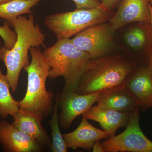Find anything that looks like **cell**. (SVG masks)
<instances>
[{
    "label": "cell",
    "mask_w": 152,
    "mask_h": 152,
    "mask_svg": "<svg viewBox=\"0 0 152 152\" xmlns=\"http://www.w3.org/2000/svg\"><path fill=\"white\" fill-rule=\"evenodd\" d=\"M43 53L49 68L48 77L53 80L62 77L64 80L62 95L75 92L91 57L76 46L71 39L58 40Z\"/></svg>",
    "instance_id": "obj_1"
},
{
    "label": "cell",
    "mask_w": 152,
    "mask_h": 152,
    "mask_svg": "<svg viewBox=\"0 0 152 152\" xmlns=\"http://www.w3.org/2000/svg\"><path fill=\"white\" fill-rule=\"evenodd\" d=\"M10 25L16 33L17 40L10 50L2 48V60L7 68L6 76L11 90L15 93L21 71L30 64L28 52L32 47H45V38L39 25L35 23L32 14L28 18L20 16Z\"/></svg>",
    "instance_id": "obj_2"
},
{
    "label": "cell",
    "mask_w": 152,
    "mask_h": 152,
    "mask_svg": "<svg viewBox=\"0 0 152 152\" xmlns=\"http://www.w3.org/2000/svg\"><path fill=\"white\" fill-rule=\"evenodd\" d=\"M136 68L134 62L120 55H106L91 59L75 92L89 94L124 84Z\"/></svg>",
    "instance_id": "obj_3"
},
{
    "label": "cell",
    "mask_w": 152,
    "mask_h": 152,
    "mask_svg": "<svg viewBox=\"0 0 152 152\" xmlns=\"http://www.w3.org/2000/svg\"><path fill=\"white\" fill-rule=\"evenodd\" d=\"M31 62L24 69L28 74V85L24 97L19 101V109L32 112L43 119L53 111L54 95L46 87L49 68L43 52L37 47L29 50Z\"/></svg>",
    "instance_id": "obj_4"
},
{
    "label": "cell",
    "mask_w": 152,
    "mask_h": 152,
    "mask_svg": "<svg viewBox=\"0 0 152 152\" xmlns=\"http://www.w3.org/2000/svg\"><path fill=\"white\" fill-rule=\"evenodd\" d=\"M112 14V11L101 4L94 8L49 15L45 23L57 39H70L90 27L104 23Z\"/></svg>",
    "instance_id": "obj_5"
},
{
    "label": "cell",
    "mask_w": 152,
    "mask_h": 152,
    "mask_svg": "<svg viewBox=\"0 0 152 152\" xmlns=\"http://www.w3.org/2000/svg\"><path fill=\"white\" fill-rule=\"evenodd\" d=\"M140 109L131 114L125 130L102 143L104 152H152V141L144 134L140 125Z\"/></svg>",
    "instance_id": "obj_6"
},
{
    "label": "cell",
    "mask_w": 152,
    "mask_h": 152,
    "mask_svg": "<svg viewBox=\"0 0 152 152\" xmlns=\"http://www.w3.org/2000/svg\"><path fill=\"white\" fill-rule=\"evenodd\" d=\"M114 33L108 23H103L82 31L71 40L91 59L95 58L108 53L113 44Z\"/></svg>",
    "instance_id": "obj_7"
},
{
    "label": "cell",
    "mask_w": 152,
    "mask_h": 152,
    "mask_svg": "<svg viewBox=\"0 0 152 152\" xmlns=\"http://www.w3.org/2000/svg\"><path fill=\"white\" fill-rule=\"evenodd\" d=\"M127 90L142 112L152 108V76L148 66L138 68L124 82Z\"/></svg>",
    "instance_id": "obj_8"
},
{
    "label": "cell",
    "mask_w": 152,
    "mask_h": 152,
    "mask_svg": "<svg viewBox=\"0 0 152 152\" xmlns=\"http://www.w3.org/2000/svg\"><path fill=\"white\" fill-rule=\"evenodd\" d=\"M108 23L114 32L124 26L137 23H150L149 0H121Z\"/></svg>",
    "instance_id": "obj_9"
},
{
    "label": "cell",
    "mask_w": 152,
    "mask_h": 152,
    "mask_svg": "<svg viewBox=\"0 0 152 152\" xmlns=\"http://www.w3.org/2000/svg\"><path fill=\"white\" fill-rule=\"evenodd\" d=\"M101 91L89 94H79L74 92L61 95V112L59 117L60 127L67 129L77 117L88 111L96 102Z\"/></svg>",
    "instance_id": "obj_10"
},
{
    "label": "cell",
    "mask_w": 152,
    "mask_h": 152,
    "mask_svg": "<svg viewBox=\"0 0 152 152\" xmlns=\"http://www.w3.org/2000/svg\"><path fill=\"white\" fill-rule=\"evenodd\" d=\"M0 143L6 152H39L43 146L5 121H0Z\"/></svg>",
    "instance_id": "obj_11"
},
{
    "label": "cell",
    "mask_w": 152,
    "mask_h": 152,
    "mask_svg": "<svg viewBox=\"0 0 152 152\" xmlns=\"http://www.w3.org/2000/svg\"><path fill=\"white\" fill-rule=\"evenodd\" d=\"M63 137L67 148L86 150L92 148L97 141L109 138L106 132L95 127L83 117L80 124L75 130L63 134Z\"/></svg>",
    "instance_id": "obj_12"
},
{
    "label": "cell",
    "mask_w": 152,
    "mask_h": 152,
    "mask_svg": "<svg viewBox=\"0 0 152 152\" xmlns=\"http://www.w3.org/2000/svg\"><path fill=\"white\" fill-rule=\"evenodd\" d=\"M131 113L96 105L83 114V117L99 123L111 137L115 136L118 129L127 126Z\"/></svg>",
    "instance_id": "obj_13"
},
{
    "label": "cell",
    "mask_w": 152,
    "mask_h": 152,
    "mask_svg": "<svg viewBox=\"0 0 152 152\" xmlns=\"http://www.w3.org/2000/svg\"><path fill=\"white\" fill-rule=\"evenodd\" d=\"M127 45L148 64L152 53V29L150 23H137L125 33Z\"/></svg>",
    "instance_id": "obj_14"
},
{
    "label": "cell",
    "mask_w": 152,
    "mask_h": 152,
    "mask_svg": "<svg viewBox=\"0 0 152 152\" xmlns=\"http://www.w3.org/2000/svg\"><path fill=\"white\" fill-rule=\"evenodd\" d=\"M13 117L15 127L34 139L42 146L50 149L52 141L42 124L43 119L37 114L19 109Z\"/></svg>",
    "instance_id": "obj_15"
},
{
    "label": "cell",
    "mask_w": 152,
    "mask_h": 152,
    "mask_svg": "<svg viewBox=\"0 0 152 152\" xmlns=\"http://www.w3.org/2000/svg\"><path fill=\"white\" fill-rule=\"evenodd\" d=\"M96 102L102 107L130 113L138 108L124 83L101 91Z\"/></svg>",
    "instance_id": "obj_16"
},
{
    "label": "cell",
    "mask_w": 152,
    "mask_h": 152,
    "mask_svg": "<svg viewBox=\"0 0 152 152\" xmlns=\"http://www.w3.org/2000/svg\"><path fill=\"white\" fill-rule=\"evenodd\" d=\"M42 0H10L0 3V18L10 25L20 16L33 13L31 10Z\"/></svg>",
    "instance_id": "obj_17"
},
{
    "label": "cell",
    "mask_w": 152,
    "mask_h": 152,
    "mask_svg": "<svg viewBox=\"0 0 152 152\" xmlns=\"http://www.w3.org/2000/svg\"><path fill=\"white\" fill-rule=\"evenodd\" d=\"M10 84L0 67V116L3 119L13 117L19 110V101L11 95Z\"/></svg>",
    "instance_id": "obj_18"
},
{
    "label": "cell",
    "mask_w": 152,
    "mask_h": 152,
    "mask_svg": "<svg viewBox=\"0 0 152 152\" xmlns=\"http://www.w3.org/2000/svg\"><path fill=\"white\" fill-rule=\"evenodd\" d=\"M60 98L57 95L56 103L54 105L53 113L50 125L51 129L52 145L50 150L53 152H66L67 148L66 146L63 134L60 131V126L58 117V107L60 104Z\"/></svg>",
    "instance_id": "obj_19"
},
{
    "label": "cell",
    "mask_w": 152,
    "mask_h": 152,
    "mask_svg": "<svg viewBox=\"0 0 152 152\" xmlns=\"http://www.w3.org/2000/svg\"><path fill=\"white\" fill-rule=\"evenodd\" d=\"M9 24L5 22L4 26L0 27V37L4 41L5 45L3 48L10 50L13 47L17 40L16 33L14 32L9 27Z\"/></svg>",
    "instance_id": "obj_20"
},
{
    "label": "cell",
    "mask_w": 152,
    "mask_h": 152,
    "mask_svg": "<svg viewBox=\"0 0 152 152\" xmlns=\"http://www.w3.org/2000/svg\"><path fill=\"white\" fill-rule=\"evenodd\" d=\"M76 6V10H86L96 7L101 3L97 0H72Z\"/></svg>",
    "instance_id": "obj_21"
},
{
    "label": "cell",
    "mask_w": 152,
    "mask_h": 152,
    "mask_svg": "<svg viewBox=\"0 0 152 152\" xmlns=\"http://www.w3.org/2000/svg\"><path fill=\"white\" fill-rule=\"evenodd\" d=\"M121 1V0H101V3L107 9L112 11L115 8Z\"/></svg>",
    "instance_id": "obj_22"
},
{
    "label": "cell",
    "mask_w": 152,
    "mask_h": 152,
    "mask_svg": "<svg viewBox=\"0 0 152 152\" xmlns=\"http://www.w3.org/2000/svg\"><path fill=\"white\" fill-rule=\"evenodd\" d=\"M93 152H104L102 143L100 140L97 141L95 142L92 147Z\"/></svg>",
    "instance_id": "obj_23"
},
{
    "label": "cell",
    "mask_w": 152,
    "mask_h": 152,
    "mask_svg": "<svg viewBox=\"0 0 152 152\" xmlns=\"http://www.w3.org/2000/svg\"><path fill=\"white\" fill-rule=\"evenodd\" d=\"M148 67L152 76V53L148 62Z\"/></svg>",
    "instance_id": "obj_24"
},
{
    "label": "cell",
    "mask_w": 152,
    "mask_h": 152,
    "mask_svg": "<svg viewBox=\"0 0 152 152\" xmlns=\"http://www.w3.org/2000/svg\"><path fill=\"white\" fill-rule=\"evenodd\" d=\"M149 9L150 16H151V19H150V24L151 25L152 29V7L151 4H149Z\"/></svg>",
    "instance_id": "obj_25"
},
{
    "label": "cell",
    "mask_w": 152,
    "mask_h": 152,
    "mask_svg": "<svg viewBox=\"0 0 152 152\" xmlns=\"http://www.w3.org/2000/svg\"><path fill=\"white\" fill-rule=\"evenodd\" d=\"M1 37H0V61L2 60V48H1Z\"/></svg>",
    "instance_id": "obj_26"
},
{
    "label": "cell",
    "mask_w": 152,
    "mask_h": 152,
    "mask_svg": "<svg viewBox=\"0 0 152 152\" xmlns=\"http://www.w3.org/2000/svg\"><path fill=\"white\" fill-rule=\"evenodd\" d=\"M10 1V0H0V3L5 2L8 1Z\"/></svg>",
    "instance_id": "obj_27"
},
{
    "label": "cell",
    "mask_w": 152,
    "mask_h": 152,
    "mask_svg": "<svg viewBox=\"0 0 152 152\" xmlns=\"http://www.w3.org/2000/svg\"><path fill=\"white\" fill-rule=\"evenodd\" d=\"M149 1L150 4H151L152 7V0H149Z\"/></svg>",
    "instance_id": "obj_28"
},
{
    "label": "cell",
    "mask_w": 152,
    "mask_h": 152,
    "mask_svg": "<svg viewBox=\"0 0 152 152\" xmlns=\"http://www.w3.org/2000/svg\"><path fill=\"white\" fill-rule=\"evenodd\" d=\"M98 1H99L101 2V0H97Z\"/></svg>",
    "instance_id": "obj_29"
}]
</instances>
